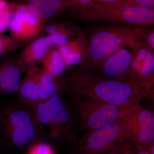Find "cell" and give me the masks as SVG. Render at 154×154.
I'll list each match as a JSON object with an SVG mask.
<instances>
[{"instance_id": "23", "label": "cell", "mask_w": 154, "mask_h": 154, "mask_svg": "<svg viewBox=\"0 0 154 154\" xmlns=\"http://www.w3.org/2000/svg\"><path fill=\"white\" fill-rule=\"evenodd\" d=\"M94 0H73L72 2V8L74 6L85 5L92 2Z\"/></svg>"}, {"instance_id": "6", "label": "cell", "mask_w": 154, "mask_h": 154, "mask_svg": "<svg viewBox=\"0 0 154 154\" xmlns=\"http://www.w3.org/2000/svg\"><path fill=\"white\" fill-rule=\"evenodd\" d=\"M130 131L126 118L82 136L72 154H99L109 151L130 141Z\"/></svg>"}, {"instance_id": "7", "label": "cell", "mask_w": 154, "mask_h": 154, "mask_svg": "<svg viewBox=\"0 0 154 154\" xmlns=\"http://www.w3.org/2000/svg\"><path fill=\"white\" fill-rule=\"evenodd\" d=\"M14 4V13L8 28L11 36L25 43L39 37L46 22L37 18L25 6Z\"/></svg>"}, {"instance_id": "18", "label": "cell", "mask_w": 154, "mask_h": 154, "mask_svg": "<svg viewBox=\"0 0 154 154\" xmlns=\"http://www.w3.org/2000/svg\"><path fill=\"white\" fill-rule=\"evenodd\" d=\"M13 4L12 6L6 0H0V34L9 28L14 11Z\"/></svg>"}, {"instance_id": "3", "label": "cell", "mask_w": 154, "mask_h": 154, "mask_svg": "<svg viewBox=\"0 0 154 154\" xmlns=\"http://www.w3.org/2000/svg\"><path fill=\"white\" fill-rule=\"evenodd\" d=\"M33 110L42 138L58 143L69 142L75 145L71 110L60 93L41 102Z\"/></svg>"}, {"instance_id": "9", "label": "cell", "mask_w": 154, "mask_h": 154, "mask_svg": "<svg viewBox=\"0 0 154 154\" xmlns=\"http://www.w3.org/2000/svg\"><path fill=\"white\" fill-rule=\"evenodd\" d=\"M27 66L18 56L0 60V96L17 93Z\"/></svg>"}, {"instance_id": "21", "label": "cell", "mask_w": 154, "mask_h": 154, "mask_svg": "<svg viewBox=\"0 0 154 154\" xmlns=\"http://www.w3.org/2000/svg\"><path fill=\"white\" fill-rule=\"evenodd\" d=\"M133 146H134L131 142L128 141L113 150L99 154H131Z\"/></svg>"}, {"instance_id": "8", "label": "cell", "mask_w": 154, "mask_h": 154, "mask_svg": "<svg viewBox=\"0 0 154 154\" xmlns=\"http://www.w3.org/2000/svg\"><path fill=\"white\" fill-rule=\"evenodd\" d=\"M130 141L137 148H145L154 143V115L151 111L137 105L129 119Z\"/></svg>"}, {"instance_id": "15", "label": "cell", "mask_w": 154, "mask_h": 154, "mask_svg": "<svg viewBox=\"0 0 154 154\" xmlns=\"http://www.w3.org/2000/svg\"><path fill=\"white\" fill-rule=\"evenodd\" d=\"M43 68L56 77H61L66 73L67 66L59 51L51 47L42 62Z\"/></svg>"}, {"instance_id": "19", "label": "cell", "mask_w": 154, "mask_h": 154, "mask_svg": "<svg viewBox=\"0 0 154 154\" xmlns=\"http://www.w3.org/2000/svg\"><path fill=\"white\" fill-rule=\"evenodd\" d=\"M25 42L18 40L11 36L0 34V57L22 47Z\"/></svg>"}, {"instance_id": "13", "label": "cell", "mask_w": 154, "mask_h": 154, "mask_svg": "<svg viewBox=\"0 0 154 154\" xmlns=\"http://www.w3.org/2000/svg\"><path fill=\"white\" fill-rule=\"evenodd\" d=\"M133 51L131 78L135 82L137 78H139L141 82L140 86L143 87L146 81L153 82L154 55L151 50L146 48Z\"/></svg>"}, {"instance_id": "14", "label": "cell", "mask_w": 154, "mask_h": 154, "mask_svg": "<svg viewBox=\"0 0 154 154\" xmlns=\"http://www.w3.org/2000/svg\"><path fill=\"white\" fill-rule=\"evenodd\" d=\"M44 36H40L30 42L22 50L18 57L25 65L36 64L42 62L51 48Z\"/></svg>"}, {"instance_id": "26", "label": "cell", "mask_w": 154, "mask_h": 154, "mask_svg": "<svg viewBox=\"0 0 154 154\" xmlns=\"http://www.w3.org/2000/svg\"><path fill=\"white\" fill-rule=\"evenodd\" d=\"M67 1H72V2L73 0H67Z\"/></svg>"}, {"instance_id": "12", "label": "cell", "mask_w": 154, "mask_h": 154, "mask_svg": "<svg viewBox=\"0 0 154 154\" xmlns=\"http://www.w3.org/2000/svg\"><path fill=\"white\" fill-rule=\"evenodd\" d=\"M39 68L36 64L28 66L21 80L17 95L21 103L32 109L42 102L39 97V85L37 79Z\"/></svg>"}, {"instance_id": "11", "label": "cell", "mask_w": 154, "mask_h": 154, "mask_svg": "<svg viewBox=\"0 0 154 154\" xmlns=\"http://www.w3.org/2000/svg\"><path fill=\"white\" fill-rule=\"evenodd\" d=\"M132 60V53L125 48L119 50L106 59L101 65L104 77L129 81L127 79L128 76L132 81L130 72Z\"/></svg>"}, {"instance_id": "22", "label": "cell", "mask_w": 154, "mask_h": 154, "mask_svg": "<svg viewBox=\"0 0 154 154\" xmlns=\"http://www.w3.org/2000/svg\"><path fill=\"white\" fill-rule=\"evenodd\" d=\"M130 6H136L143 8H154V0H125Z\"/></svg>"}, {"instance_id": "25", "label": "cell", "mask_w": 154, "mask_h": 154, "mask_svg": "<svg viewBox=\"0 0 154 154\" xmlns=\"http://www.w3.org/2000/svg\"><path fill=\"white\" fill-rule=\"evenodd\" d=\"M117 0H94L92 2H98V3H110L113 2Z\"/></svg>"}, {"instance_id": "4", "label": "cell", "mask_w": 154, "mask_h": 154, "mask_svg": "<svg viewBox=\"0 0 154 154\" xmlns=\"http://www.w3.org/2000/svg\"><path fill=\"white\" fill-rule=\"evenodd\" d=\"M126 46L133 51L142 48L151 49L134 28L108 26L100 28L92 34L89 42L88 55L90 63L93 66H101L109 57Z\"/></svg>"}, {"instance_id": "17", "label": "cell", "mask_w": 154, "mask_h": 154, "mask_svg": "<svg viewBox=\"0 0 154 154\" xmlns=\"http://www.w3.org/2000/svg\"><path fill=\"white\" fill-rule=\"evenodd\" d=\"M45 30L48 35L44 36L51 47H58L68 43L69 32L59 24H51L47 25Z\"/></svg>"}, {"instance_id": "20", "label": "cell", "mask_w": 154, "mask_h": 154, "mask_svg": "<svg viewBox=\"0 0 154 154\" xmlns=\"http://www.w3.org/2000/svg\"><path fill=\"white\" fill-rule=\"evenodd\" d=\"M27 154H56V153L49 143L37 141L29 145Z\"/></svg>"}, {"instance_id": "5", "label": "cell", "mask_w": 154, "mask_h": 154, "mask_svg": "<svg viewBox=\"0 0 154 154\" xmlns=\"http://www.w3.org/2000/svg\"><path fill=\"white\" fill-rule=\"evenodd\" d=\"M70 99V108L75 125L78 127L82 136L123 119L134 106H119L76 98Z\"/></svg>"}, {"instance_id": "1", "label": "cell", "mask_w": 154, "mask_h": 154, "mask_svg": "<svg viewBox=\"0 0 154 154\" xmlns=\"http://www.w3.org/2000/svg\"><path fill=\"white\" fill-rule=\"evenodd\" d=\"M62 92L70 98L119 106L138 104L146 93L135 82L96 75L84 69L66 73L61 77Z\"/></svg>"}, {"instance_id": "24", "label": "cell", "mask_w": 154, "mask_h": 154, "mask_svg": "<svg viewBox=\"0 0 154 154\" xmlns=\"http://www.w3.org/2000/svg\"><path fill=\"white\" fill-rule=\"evenodd\" d=\"M131 154H150L145 148H137L135 147Z\"/></svg>"}, {"instance_id": "2", "label": "cell", "mask_w": 154, "mask_h": 154, "mask_svg": "<svg viewBox=\"0 0 154 154\" xmlns=\"http://www.w3.org/2000/svg\"><path fill=\"white\" fill-rule=\"evenodd\" d=\"M42 138L33 109L20 102L0 112V140L6 147L19 149Z\"/></svg>"}, {"instance_id": "16", "label": "cell", "mask_w": 154, "mask_h": 154, "mask_svg": "<svg viewBox=\"0 0 154 154\" xmlns=\"http://www.w3.org/2000/svg\"><path fill=\"white\" fill-rule=\"evenodd\" d=\"M56 48L59 51L67 66L77 65L82 61V49L79 39L69 41L65 45Z\"/></svg>"}, {"instance_id": "10", "label": "cell", "mask_w": 154, "mask_h": 154, "mask_svg": "<svg viewBox=\"0 0 154 154\" xmlns=\"http://www.w3.org/2000/svg\"><path fill=\"white\" fill-rule=\"evenodd\" d=\"M10 1L13 4L25 6L32 14L45 22L72 7V2L67 0Z\"/></svg>"}]
</instances>
